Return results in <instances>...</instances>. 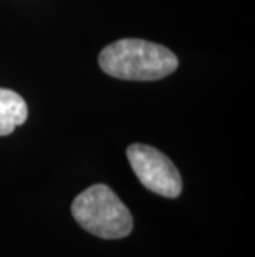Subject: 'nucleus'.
<instances>
[{"label":"nucleus","mask_w":255,"mask_h":257,"mask_svg":"<svg viewBox=\"0 0 255 257\" xmlns=\"http://www.w3.org/2000/svg\"><path fill=\"white\" fill-rule=\"evenodd\" d=\"M177 57L169 48L138 38L110 43L100 53V67L119 80L154 81L176 72Z\"/></svg>","instance_id":"f257e3e1"},{"label":"nucleus","mask_w":255,"mask_h":257,"mask_svg":"<svg viewBox=\"0 0 255 257\" xmlns=\"http://www.w3.org/2000/svg\"><path fill=\"white\" fill-rule=\"evenodd\" d=\"M126 156L139 183L146 189L164 198H177L181 194V174L164 153L153 146L134 143L128 146Z\"/></svg>","instance_id":"7ed1b4c3"},{"label":"nucleus","mask_w":255,"mask_h":257,"mask_svg":"<svg viewBox=\"0 0 255 257\" xmlns=\"http://www.w3.org/2000/svg\"><path fill=\"white\" fill-rule=\"evenodd\" d=\"M29 116V108L19 93L0 88V136L14 133V130L24 124Z\"/></svg>","instance_id":"20e7f679"},{"label":"nucleus","mask_w":255,"mask_h":257,"mask_svg":"<svg viewBox=\"0 0 255 257\" xmlns=\"http://www.w3.org/2000/svg\"><path fill=\"white\" fill-rule=\"evenodd\" d=\"M72 214L85 231L101 239H123L133 231V216L115 191L95 184L75 198Z\"/></svg>","instance_id":"f03ea898"}]
</instances>
